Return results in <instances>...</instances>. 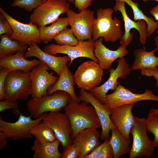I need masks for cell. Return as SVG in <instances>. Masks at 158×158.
<instances>
[{"instance_id":"1","label":"cell","mask_w":158,"mask_h":158,"mask_svg":"<svg viewBox=\"0 0 158 158\" xmlns=\"http://www.w3.org/2000/svg\"><path fill=\"white\" fill-rule=\"evenodd\" d=\"M87 103L72 100L64 108V113L68 118L73 139L82 130L89 128L101 127L100 123L94 108Z\"/></svg>"},{"instance_id":"2","label":"cell","mask_w":158,"mask_h":158,"mask_svg":"<svg viewBox=\"0 0 158 158\" xmlns=\"http://www.w3.org/2000/svg\"><path fill=\"white\" fill-rule=\"evenodd\" d=\"M113 9L99 8L97 12V17L92 21V40L95 41L100 37L105 42L114 43L123 35L120 20L112 18Z\"/></svg>"},{"instance_id":"3","label":"cell","mask_w":158,"mask_h":158,"mask_svg":"<svg viewBox=\"0 0 158 158\" xmlns=\"http://www.w3.org/2000/svg\"><path fill=\"white\" fill-rule=\"evenodd\" d=\"M72 100L67 93L59 91L39 98H31L26 106L28 111L35 119L45 113L60 111Z\"/></svg>"},{"instance_id":"4","label":"cell","mask_w":158,"mask_h":158,"mask_svg":"<svg viewBox=\"0 0 158 158\" xmlns=\"http://www.w3.org/2000/svg\"><path fill=\"white\" fill-rule=\"evenodd\" d=\"M147 131L146 118L135 116L130 132L133 142L130 158L150 157L153 155L155 147L148 137Z\"/></svg>"},{"instance_id":"5","label":"cell","mask_w":158,"mask_h":158,"mask_svg":"<svg viewBox=\"0 0 158 158\" xmlns=\"http://www.w3.org/2000/svg\"><path fill=\"white\" fill-rule=\"evenodd\" d=\"M70 4L67 0H47L34 10L29 23L39 28L52 23L62 14L66 13Z\"/></svg>"},{"instance_id":"6","label":"cell","mask_w":158,"mask_h":158,"mask_svg":"<svg viewBox=\"0 0 158 158\" xmlns=\"http://www.w3.org/2000/svg\"><path fill=\"white\" fill-rule=\"evenodd\" d=\"M31 86L29 73L20 70L11 71L8 73L6 79L5 99L26 100L31 94Z\"/></svg>"},{"instance_id":"7","label":"cell","mask_w":158,"mask_h":158,"mask_svg":"<svg viewBox=\"0 0 158 158\" xmlns=\"http://www.w3.org/2000/svg\"><path fill=\"white\" fill-rule=\"evenodd\" d=\"M143 100H153L158 102V96L151 90H147L142 94L135 93L125 88L119 82L118 85L112 93L107 94L103 104L111 114L118 107L124 104H136Z\"/></svg>"},{"instance_id":"8","label":"cell","mask_w":158,"mask_h":158,"mask_svg":"<svg viewBox=\"0 0 158 158\" xmlns=\"http://www.w3.org/2000/svg\"><path fill=\"white\" fill-rule=\"evenodd\" d=\"M47 113L33 120L32 116H26L19 114L18 120L14 122L6 121L0 118V131L4 132L8 138L13 140L31 138L30 131L36 125L42 121Z\"/></svg>"},{"instance_id":"9","label":"cell","mask_w":158,"mask_h":158,"mask_svg":"<svg viewBox=\"0 0 158 158\" xmlns=\"http://www.w3.org/2000/svg\"><path fill=\"white\" fill-rule=\"evenodd\" d=\"M95 41L92 40L79 41L78 44L75 46L51 44L44 47L42 50L53 55L58 54H66L70 58L69 64L70 65L74 59L81 57L89 58L99 63V60L95 55Z\"/></svg>"},{"instance_id":"10","label":"cell","mask_w":158,"mask_h":158,"mask_svg":"<svg viewBox=\"0 0 158 158\" xmlns=\"http://www.w3.org/2000/svg\"><path fill=\"white\" fill-rule=\"evenodd\" d=\"M66 14L69 25L78 41L92 40L94 12L87 9L77 13L69 9Z\"/></svg>"},{"instance_id":"11","label":"cell","mask_w":158,"mask_h":158,"mask_svg":"<svg viewBox=\"0 0 158 158\" xmlns=\"http://www.w3.org/2000/svg\"><path fill=\"white\" fill-rule=\"evenodd\" d=\"M103 69L93 61L82 63L74 74L75 84L78 88L89 91L102 82Z\"/></svg>"},{"instance_id":"12","label":"cell","mask_w":158,"mask_h":158,"mask_svg":"<svg viewBox=\"0 0 158 158\" xmlns=\"http://www.w3.org/2000/svg\"><path fill=\"white\" fill-rule=\"evenodd\" d=\"M117 62L118 64L116 69L112 68L109 69L110 75L107 80L100 86L88 91L103 104L108 91L111 90L114 91L116 89L119 83L118 79H125L130 74L131 68L124 57L119 59Z\"/></svg>"},{"instance_id":"13","label":"cell","mask_w":158,"mask_h":158,"mask_svg":"<svg viewBox=\"0 0 158 158\" xmlns=\"http://www.w3.org/2000/svg\"><path fill=\"white\" fill-rule=\"evenodd\" d=\"M44 63L40 62L29 73L31 81L32 98H39L47 94L49 87L54 85L58 78L50 73Z\"/></svg>"},{"instance_id":"14","label":"cell","mask_w":158,"mask_h":158,"mask_svg":"<svg viewBox=\"0 0 158 158\" xmlns=\"http://www.w3.org/2000/svg\"><path fill=\"white\" fill-rule=\"evenodd\" d=\"M42 121L53 130L64 149L72 143L71 123L65 113L60 111L48 112Z\"/></svg>"},{"instance_id":"15","label":"cell","mask_w":158,"mask_h":158,"mask_svg":"<svg viewBox=\"0 0 158 158\" xmlns=\"http://www.w3.org/2000/svg\"><path fill=\"white\" fill-rule=\"evenodd\" d=\"M113 10L115 12L120 11L124 22L125 32L124 34L120 39L121 45L128 46L131 42L133 37V33H130L132 29H136L139 34V40L141 44L144 46L146 43L147 37V24L143 20H138L137 22L130 19L128 16L125 7L126 3L120 1H116Z\"/></svg>"},{"instance_id":"16","label":"cell","mask_w":158,"mask_h":158,"mask_svg":"<svg viewBox=\"0 0 158 158\" xmlns=\"http://www.w3.org/2000/svg\"><path fill=\"white\" fill-rule=\"evenodd\" d=\"M0 11L10 23L13 32L10 37L11 39L21 42L29 45L34 42H42L39 28L32 24H25L19 22L8 14L0 7Z\"/></svg>"},{"instance_id":"17","label":"cell","mask_w":158,"mask_h":158,"mask_svg":"<svg viewBox=\"0 0 158 158\" xmlns=\"http://www.w3.org/2000/svg\"><path fill=\"white\" fill-rule=\"evenodd\" d=\"M79 97L80 101L90 103L95 109L102 127L100 136L101 140H103L110 138V131L116 127L111 120L109 110L91 93L85 90L80 89Z\"/></svg>"},{"instance_id":"18","label":"cell","mask_w":158,"mask_h":158,"mask_svg":"<svg viewBox=\"0 0 158 158\" xmlns=\"http://www.w3.org/2000/svg\"><path fill=\"white\" fill-rule=\"evenodd\" d=\"M25 58L34 57L44 63L49 70L53 71L59 76L64 66L70 61V58L67 55L63 56H56L48 53L42 50L34 42L29 45L24 54Z\"/></svg>"},{"instance_id":"19","label":"cell","mask_w":158,"mask_h":158,"mask_svg":"<svg viewBox=\"0 0 158 158\" xmlns=\"http://www.w3.org/2000/svg\"><path fill=\"white\" fill-rule=\"evenodd\" d=\"M135 104L120 106L113 111L110 115L113 123L122 135L128 139H130V134L134 122L135 116L132 110Z\"/></svg>"},{"instance_id":"20","label":"cell","mask_w":158,"mask_h":158,"mask_svg":"<svg viewBox=\"0 0 158 158\" xmlns=\"http://www.w3.org/2000/svg\"><path fill=\"white\" fill-rule=\"evenodd\" d=\"M103 38L100 37L95 41L94 53L99 61V64L103 69L111 68L114 61L118 59L124 57L128 54L126 46L121 45L116 50H111L103 43Z\"/></svg>"},{"instance_id":"21","label":"cell","mask_w":158,"mask_h":158,"mask_svg":"<svg viewBox=\"0 0 158 158\" xmlns=\"http://www.w3.org/2000/svg\"><path fill=\"white\" fill-rule=\"evenodd\" d=\"M95 128H87L79 132L73 139L72 143L80 148L79 158H84L101 143L100 135Z\"/></svg>"},{"instance_id":"22","label":"cell","mask_w":158,"mask_h":158,"mask_svg":"<svg viewBox=\"0 0 158 158\" xmlns=\"http://www.w3.org/2000/svg\"><path fill=\"white\" fill-rule=\"evenodd\" d=\"M25 52H18L13 55L0 59V67L8 68L11 71L20 70L29 73L40 61L38 59L28 60L24 57Z\"/></svg>"},{"instance_id":"23","label":"cell","mask_w":158,"mask_h":158,"mask_svg":"<svg viewBox=\"0 0 158 158\" xmlns=\"http://www.w3.org/2000/svg\"><path fill=\"white\" fill-rule=\"evenodd\" d=\"M55 83L49 87L47 94L51 95L57 91L65 92L71 97L72 100L80 102L79 97L76 94L74 86L75 84L73 75L66 64Z\"/></svg>"},{"instance_id":"24","label":"cell","mask_w":158,"mask_h":158,"mask_svg":"<svg viewBox=\"0 0 158 158\" xmlns=\"http://www.w3.org/2000/svg\"><path fill=\"white\" fill-rule=\"evenodd\" d=\"M157 51L158 48L157 47L150 51L142 48L135 49L133 51L135 59L131 67V70L158 69V57L155 54Z\"/></svg>"},{"instance_id":"25","label":"cell","mask_w":158,"mask_h":158,"mask_svg":"<svg viewBox=\"0 0 158 158\" xmlns=\"http://www.w3.org/2000/svg\"><path fill=\"white\" fill-rule=\"evenodd\" d=\"M60 143L58 139L52 142H40L35 140L31 147L34 152V158H60L61 154L59 150Z\"/></svg>"},{"instance_id":"26","label":"cell","mask_w":158,"mask_h":158,"mask_svg":"<svg viewBox=\"0 0 158 158\" xmlns=\"http://www.w3.org/2000/svg\"><path fill=\"white\" fill-rule=\"evenodd\" d=\"M69 25L67 17L58 18L49 26L39 28L41 42L47 44L51 41L60 32Z\"/></svg>"},{"instance_id":"27","label":"cell","mask_w":158,"mask_h":158,"mask_svg":"<svg viewBox=\"0 0 158 158\" xmlns=\"http://www.w3.org/2000/svg\"><path fill=\"white\" fill-rule=\"evenodd\" d=\"M0 59L20 51H27L29 45L21 42L13 40L7 34L0 35Z\"/></svg>"},{"instance_id":"28","label":"cell","mask_w":158,"mask_h":158,"mask_svg":"<svg viewBox=\"0 0 158 158\" xmlns=\"http://www.w3.org/2000/svg\"><path fill=\"white\" fill-rule=\"evenodd\" d=\"M111 131L109 142L113 149L114 158H119L124 154H129L131 150L130 139L125 138L116 128Z\"/></svg>"},{"instance_id":"29","label":"cell","mask_w":158,"mask_h":158,"mask_svg":"<svg viewBox=\"0 0 158 158\" xmlns=\"http://www.w3.org/2000/svg\"><path fill=\"white\" fill-rule=\"evenodd\" d=\"M116 1H120L125 2L132 8L133 14V20L135 21L143 20L147 24V37H149L158 29V21H155L154 19L145 15L142 11L138 7V4L132 0H115Z\"/></svg>"},{"instance_id":"30","label":"cell","mask_w":158,"mask_h":158,"mask_svg":"<svg viewBox=\"0 0 158 158\" xmlns=\"http://www.w3.org/2000/svg\"><path fill=\"white\" fill-rule=\"evenodd\" d=\"M30 132L39 142H52L57 139L52 129L42 121L35 126Z\"/></svg>"},{"instance_id":"31","label":"cell","mask_w":158,"mask_h":158,"mask_svg":"<svg viewBox=\"0 0 158 158\" xmlns=\"http://www.w3.org/2000/svg\"><path fill=\"white\" fill-rule=\"evenodd\" d=\"M54 39L56 44L60 45L75 46L79 42L71 28H67L63 30Z\"/></svg>"},{"instance_id":"32","label":"cell","mask_w":158,"mask_h":158,"mask_svg":"<svg viewBox=\"0 0 158 158\" xmlns=\"http://www.w3.org/2000/svg\"><path fill=\"white\" fill-rule=\"evenodd\" d=\"M146 121L147 131L154 136L153 144L155 147H158V114H148Z\"/></svg>"},{"instance_id":"33","label":"cell","mask_w":158,"mask_h":158,"mask_svg":"<svg viewBox=\"0 0 158 158\" xmlns=\"http://www.w3.org/2000/svg\"><path fill=\"white\" fill-rule=\"evenodd\" d=\"M43 0H14L11 7H17L31 12L42 3Z\"/></svg>"},{"instance_id":"34","label":"cell","mask_w":158,"mask_h":158,"mask_svg":"<svg viewBox=\"0 0 158 158\" xmlns=\"http://www.w3.org/2000/svg\"><path fill=\"white\" fill-rule=\"evenodd\" d=\"M80 148L73 143L68 145L61 154L62 158H79Z\"/></svg>"},{"instance_id":"35","label":"cell","mask_w":158,"mask_h":158,"mask_svg":"<svg viewBox=\"0 0 158 158\" xmlns=\"http://www.w3.org/2000/svg\"><path fill=\"white\" fill-rule=\"evenodd\" d=\"M11 71L4 67L0 68V100L5 99V86L6 79L8 73Z\"/></svg>"},{"instance_id":"36","label":"cell","mask_w":158,"mask_h":158,"mask_svg":"<svg viewBox=\"0 0 158 158\" xmlns=\"http://www.w3.org/2000/svg\"><path fill=\"white\" fill-rule=\"evenodd\" d=\"M110 138L105 140V143L102 148L97 158H114L113 149L109 142Z\"/></svg>"},{"instance_id":"37","label":"cell","mask_w":158,"mask_h":158,"mask_svg":"<svg viewBox=\"0 0 158 158\" xmlns=\"http://www.w3.org/2000/svg\"><path fill=\"white\" fill-rule=\"evenodd\" d=\"M13 32L11 26L2 14L0 15V35L7 34L10 37Z\"/></svg>"},{"instance_id":"38","label":"cell","mask_w":158,"mask_h":158,"mask_svg":"<svg viewBox=\"0 0 158 158\" xmlns=\"http://www.w3.org/2000/svg\"><path fill=\"white\" fill-rule=\"evenodd\" d=\"M19 102L18 101L4 99L0 102V112L7 109H17L19 108Z\"/></svg>"},{"instance_id":"39","label":"cell","mask_w":158,"mask_h":158,"mask_svg":"<svg viewBox=\"0 0 158 158\" xmlns=\"http://www.w3.org/2000/svg\"><path fill=\"white\" fill-rule=\"evenodd\" d=\"M75 7L79 12L87 9L91 5L93 0H74Z\"/></svg>"},{"instance_id":"40","label":"cell","mask_w":158,"mask_h":158,"mask_svg":"<svg viewBox=\"0 0 158 158\" xmlns=\"http://www.w3.org/2000/svg\"><path fill=\"white\" fill-rule=\"evenodd\" d=\"M141 75L146 77H153L156 80L155 85L158 88V69H145L141 70Z\"/></svg>"},{"instance_id":"41","label":"cell","mask_w":158,"mask_h":158,"mask_svg":"<svg viewBox=\"0 0 158 158\" xmlns=\"http://www.w3.org/2000/svg\"><path fill=\"white\" fill-rule=\"evenodd\" d=\"M105 142V140H104L103 142L95 148L90 153L86 155L84 158H97Z\"/></svg>"},{"instance_id":"42","label":"cell","mask_w":158,"mask_h":158,"mask_svg":"<svg viewBox=\"0 0 158 158\" xmlns=\"http://www.w3.org/2000/svg\"><path fill=\"white\" fill-rule=\"evenodd\" d=\"M6 135L3 132L0 131V150H2L7 146V139Z\"/></svg>"},{"instance_id":"43","label":"cell","mask_w":158,"mask_h":158,"mask_svg":"<svg viewBox=\"0 0 158 158\" xmlns=\"http://www.w3.org/2000/svg\"><path fill=\"white\" fill-rule=\"evenodd\" d=\"M150 13L154 18L155 19L158 21V4L151 9Z\"/></svg>"},{"instance_id":"44","label":"cell","mask_w":158,"mask_h":158,"mask_svg":"<svg viewBox=\"0 0 158 158\" xmlns=\"http://www.w3.org/2000/svg\"><path fill=\"white\" fill-rule=\"evenodd\" d=\"M148 114H158V108L151 109L149 111Z\"/></svg>"},{"instance_id":"45","label":"cell","mask_w":158,"mask_h":158,"mask_svg":"<svg viewBox=\"0 0 158 158\" xmlns=\"http://www.w3.org/2000/svg\"><path fill=\"white\" fill-rule=\"evenodd\" d=\"M154 41L156 47L158 48V35L154 37Z\"/></svg>"},{"instance_id":"46","label":"cell","mask_w":158,"mask_h":158,"mask_svg":"<svg viewBox=\"0 0 158 158\" xmlns=\"http://www.w3.org/2000/svg\"><path fill=\"white\" fill-rule=\"evenodd\" d=\"M47 0H43L42 3L46 1ZM68 1L69 2H71V3L73 4H74V0H68Z\"/></svg>"},{"instance_id":"47","label":"cell","mask_w":158,"mask_h":158,"mask_svg":"<svg viewBox=\"0 0 158 158\" xmlns=\"http://www.w3.org/2000/svg\"><path fill=\"white\" fill-rule=\"evenodd\" d=\"M141 0L142 1L144 2H146V1L148 0ZM154 0L158 2V0Z\"/></svg>"}]
</instances>
